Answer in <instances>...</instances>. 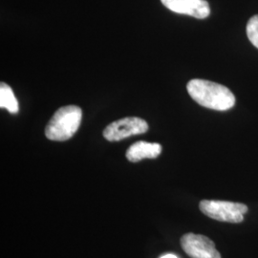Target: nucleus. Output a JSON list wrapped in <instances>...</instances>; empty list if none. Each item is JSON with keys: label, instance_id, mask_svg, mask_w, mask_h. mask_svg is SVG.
<instances>
[{"label": "nucleus", "instance_id": "nucleus-8", "mask_svg": "<svg viewBox=\"0 0 258 258\" xmlns=\"http://www.w3.org/2000/svg\"><path fill=\"white\" fill-rule=\"evenodd\" d=\"M0 107L7 109L11 114H17L19 110V102L7 83L0 84Z\"/></svg>", "mask_w": 258, "mask_h": 258}, {"label": "nucleus", "instance_id": "nucleus-10", "mask_svg": "<svg viewBox=\"0 0 258 258\" xmlns=\"http://www.w3.org/2000/svg\"><path fill=\"white\" fill-rule=\"evenodd\" d=\"M160 258H178L176 256L175 254H173V253H166L165 255H163V256H161Z\"/></svg>", "mask_w": 258, "mask_h": 258}, {"label": "nucleus", "instance_id": "nucleus-7", "mask_svg": "<svg viewBox=\"0 0 258 258\" xmlns=\"http://www.w3.org/2000/svg\"><path fill=\"white\" fill-rule=\"evenodd\" d=\"M162 152V146L157 143H148L145 141L133 144L127 149L125 156L132 163H137L144 159H155Z\"/></svg>", "mask_w": 258, "mask_h": 258}, {"label": "nucleus", "instance_id": "nucleus-9", "mask_svg": "<svg viewBox=\"0 0 258 258\" xmlns=\"http://www.w3.org/2000/svg\"><path fill=\"white\" fill-rule=\"evenodd\" d=\"M247 36L252 45L258 48V15L249 19L247 24Z\"/></svg>", "mask_w": 258, "mask_h": 258}, {"label": "nucleus", "instance_id": "nucleus-2", "mask_svg": "<svg viewBox=\"0 0 258 258\" xmlns=\"http://www.w3.org/2000/svg\"><path fill=\"white\" fill-rule=\"evenodd\" d=\"M83 111L77 105H66L55 111L47 123L45 136L51 141L64 142L72 138L81 125Z\"/></svg>", "mask_w": 258, "mask_h": 258}, {"label": "nucleus", "instance_id": "nucleus-4", "mask_svg": "<svg viewBox=\"0 0 258 258\" xmlns=\"http://www.w3.org/2000/svg\"><path fill=\"white\" fill-rule=\"evenodd\" d=\"M148 130V123L137 117H127L113 121L103 130V137L109 142H118L134 135L144 134Z\"/></svg>", "mask_w": 258, "mask_h": 258}, {"label": "nucleus", "instance_id": "nucleus-6", "mask_svg": "<svg viewBox=\"0 0 258 258\" xmlns=\"http://www.w3.org/2000/svg\"><path fill=\"white\" fill-rule=\"evenodd\" d=\"M167 9L177 13L203 19L211 14V8L206 0H161Z\"/></svg>", "mask_w": 258, "mask_h": 258}, {"label": "nucleus", "instance_id": "nucleus-1", "mask_svg": "<svg viewBox=\"0 0 258 258\" xmlns=\"http://www.w3.org/2000/svg\"><path fill=\"white\" fill-rule=\"evenodd\" d=\"M186 89L195 102L210 109L229 110L235 104L233 93L219 83L194 79L187 83Z\"/></svg>", "mask_w": 258, "mask_h": 258}, {"label": "nucleus", "instance_id": "nucleus-3", "mask_svg": "<svg viewBox=\"0 0 258 258\" xmlns=\"http://www.w3.org/2000/svg\"><path fill=\"white\" fill-rule=\"evenodd\" d=\"M199 208L200 211L210 218L228 223L243 222L244 214L249 211L245 204L218 200H203L200 202Z\"/></svg>", "mask_w": 258, "mask_h": 258}, {"label": "nucleus", "instance_id": "nucleus-5", "mask_svg": "<svg viewBox=\"0 0 258 258\" xmlns=\"http://www.w3.org/2000/svg\"><path fill=\"white\" fill-rule=\"evenodd\" d=\"M181 246L190 258H221L214 242L202 234L185 233L181 238Z\"/></svg>", "mask_w": 258, "mask_h": 258}]
</instances>
